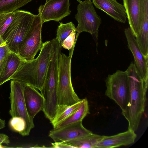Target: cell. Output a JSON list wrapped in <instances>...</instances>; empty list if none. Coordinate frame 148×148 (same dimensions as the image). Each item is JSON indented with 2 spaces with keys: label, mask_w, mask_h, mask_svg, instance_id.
<instances>
[{
  "label": "cell",
  "mask_w": 148,
  "mask_h": 148,
  "mask_svg": "<svg viewBox=\"0 0 148 148\" xmlns=\"http://www.w3.org/2000/svg\"><path fill=\"white\" fill-rule=\"evenodd\" d=\"M126 71L129 92L126 107L122 114L128 122V129L135 132L145 111L148 81L141 77L134 63L131 62Z\"/></svg>",
  "instance_id": "obj_1"
},
{
  "label": "cell",
  "mask_w": 148,
  "mask_h": 148,
  "mask_svg": "<svg viewBox=\"0 0 148 148\" xmlns=\"http://www.w3.org/2000/svg\"><path fill=\"white\" fill-rule=\"evenodd\" d=\"M52 54L51 40L43 43L38 56L30 61L23 60L10 80L29 85L40 91L45 81Z\"/></svg>",
  "instance_id": "obj_2"
},
{
  "label": "cell",
  "mask_w": 148,
  "mask_h": 148,
  "mask_svg": "<svg viewBox=\"0 0 148 148\" xmlns=\"http://www.w3.org/2000/svg\"><path fill=\"white\" fill-rule=\"evenodd\" d=\"M75 46L69 51V56L61 52L60 54L57 86L59 108L71 106L81 100L74 91L71 80V62Z\"/></svg>",
  "instance_id": "obj_3"
},
{
  "label": "cell",
  "mask_w": 148,
  "mask_h": 148,
  "mask_svg": "<svg viewBox=\"0 0 148 148\" xmlns=\"http://www.w3.org/2000/svg\"><path fill=\"white\" fill-rule=\"evenodd\" d=\"M14 13L2 37L10 51L18 55L20 45L31 28L35 15L24 10H16Z\"/></svg>",
  "instance_id": "obj_4"
},
{
  "label": "cell",
  "mask_w": 148,
  "mask_h": 148,
  "mask_svg": "<svg viewBox=\"0 0 148 148\" xmlns=\"http://www.w3.org/2000/svg\"><path fill=\"white\" fill-rule=\"evenodd\" d=\"M79 2L77 9V13L75 18L78 22L76 28L77 34L83 32L90 34L98 46L99 28L102 23L100 16L98 15L91 0H76Z\"/></svg>",
  "instance_id": "obj_5"
},
{
  "label": "cell",
  "mask_w": 148,
  "mask_h": 148,
  "mask_svg": "<svg viewBox=\"0 0 148 148\" xmlns=\"http://www.w3.org/2000/svg\"><path fill=\"white\" fill-rule=\"evenodd\" d=\"M105 82L106 87L105 95L119 105L122 112H124L127 103L129 92L127 71L117 70L114 73L109 75Z\"/></svg>",
  "instance_id": "obj_6"
},
{
  "label": "cell",
  "mask_w": 148,
  "mask_h": 148,
  "mask_svg": "<svg viewBox=\"0 0 148 148\" xmlns=\"http://www.w3.org/2000/svg\"><path fill=\"white\" fill-rule=\"evenodd\" d=\"M42 24L39 14L35 15L31 28L19 47L18 55L23 60L34 59L41 49L43 43L41 38Z\"/></svg>",
  "instance_id": "obj_7"
},
{
  "label": "cell",
  "mask_w": 148,
  "mask_h": 148,
  "mask_svg": "<svg viewBox=\"0 0 148 148\" xmlns=\"http://www.w3.org/2000/svg\"><path fill=\"white\" fill-rule=\"evenodd\" d=\"M24 86V84L14 80H11L9 97L11 107L9 113L12 117H19L24 120L26 123L25 135L26 136L29 134L34 125L27 110L23 95Z\"/></svg>",
  "instance_id": "obj_8"
},
{
  "label": "cell",
  "mask_w": 148,
  "mask_h": 148,
  "mask_svg": "<svg viewBox=\"0 0 148 148\" xmlns=\"http://www.w3.org/2000/svg\"><path fill=\"white\" fill-rule=\"evenodd\" d=\"M69 0H49L39 7L42 23L51 21H59L70 14Z\"/></svg>",
  "instance_id": "obj_9"
},
{
  "label": "cell",
  "mask_w": 148,
  "mask_h": 148,
  "mask_svg": "<svg viewBox=\"0 0 148 148\" xmlns=\"http://www.w3.org/2000/svg\"><path fill=\"white\" fill-rule=\"evenodd\" d=\"M92 133L83 125L82 121L71 124L50 131L49 136L55 142H64Z\"/></svg>",
  "instance_id": "obj_10"
},
{
  "label": "cell",
  "mask_w": 148,
  "mask_h": 148,
  "mask_svg": "<svg viewBox=\"0 0 148 148\" xmlns=\"http://www.w3.org/2000/svg\"><path fill=\"white\" fill-rule=\"evenodd\" d=\"M124 33L128 43V47L132 53L134 64L141 77L148 81V59L142 54L135 37L130 27L124 29Z\"/></svg>",
  "instance_id": "obj_11"
},
{
  "label": "cell",
  "mask_w": 148,
  "mask_h": 148,
  "mask_svg": "<svg viewBox=\"0 0 148 148\" xmlns=\"http://www.w3.org/2000/svg\"><path fill=\"white\" fill-rule=\"evenodd\" d=\"M130 28L135 38L141 26L143 17V0H123Z\"/></svg>",
  "instance_id": "obj_12"
},
{
  "label": "cell",
  "mask_w": 148,
  "mask_h": 148,
  "mask_svg": "<svg viewBox=\"0 0 148 148\" xmlns=\"http://www.w3.org/2000/svg\"><path fill=\"white\" fill-rule=\"evenodd\" d=\"M23 95L27 112L30 119L33 120L36 115L42 111L44 98L34 87L24 84Z\"/></svg>",
  "instance_id": "obj_13"
},
{
  "label": "cell",
  "mask_w": 148,
  "mask_h": 148,
  "mask_svg": "<svg viewBox=\"0 0 148 148\" xmlns=\"http://www.w3.org/2000/svg\"><path fill=\"white\" fill-rule=\"evenodd\" d=\"M96 8L104 12L115 20L125 23L127 16L123 5L116 0H92Z\"/></svg>",
  "instance_id": "obj_14"
},
{
  "label": "cell",
  "mask_w": 148,
  "mask_h": 148,
  "mask_svg": "<svg viewBox=\"0 0 148 148\" xmlns=\"http://www.w3.org/2000/svg\"><path fill=\"white\" fill-rule=\"evenodd\" d=\"M137 135L133 130H128L124 132L109 136H104L96 145L95 148H112L128 145L133 143Z\"/></svg>",
  "instance_id": "obj_15"
},
{
  "label": "cell",
  "mask_w": 148,
  "mask_h": 148,
  "mask_svg": "<svg viewBox=\"0 0 148 148\" xmlns=\"http://www.w3.org/2000/svg\"><path fill=\"white\" fill-rule=\"evenodd\" d=\"M22 61L18 55L12 52L8 53L0 71V86L10 80Z\"/></svg>",
  "instance_id": "obj_16"
},
{
  "label": "cell",
  "mask_w": 148,
  "mask_h": 148,
  "mask_svg": "<svg viewBox=\"0 0 148 148\" xmlns=\"http://www.w3.org/2000/svg\"><path fill=\"white\" fill-rule=\"evenodd\" d=\"M90 113L88 100L86 98L78 108L72 114L57 124L54 128H56L79 121H82L83 119Z\"/></svg>",
  "instance_id": "obj_17"
},
{
  "label": "cell",
  "mask_w": 148,
  "mask_h": 148,
  "mask_svg": "<svg viewBox=\"0 0 148 148\" xmlns=\"http://www.w3.org/2000/svg\"><path fill=\"white\" fill-rule=\"evenodd\" d=\"M104 136L92 133L77 139L64 142L75 148H95L96 145Z\"/></svg>",
  "instance_id": "obj_18"
},
{
  "label": "cell",
  "mask_w": 148,
  "mask_h": 148,
  "mask_svg": "<svg viewBox=\"0 0 148 148\" xmlns=\"http://www.w3.org/2000/svg\"><path fill=\"white\" fill-rule=\"evenodd\" d=\"M33 0H0V14L14 12Z\"/></svg>",
  "instance_id": "obj_19"
},
{
  "label": "cell",
  "mask_w": 148,
  "mask_h": 148,
  "mask_svg": "<svg viewBox=\"0 0 148 148\" xmlns=\"http://www.w3.org/2000/svg\"><path fill=\"white\" fill-rule=\"evenodd\" d=\"M83 101V99L73 105L59 108L55 118L51 123L53 128L58 123L74 112L79 107Z\"/></svg>",
  "instance_id": "obj_20"
},
{
  "label": "cell",
  "mask_w": 148,
  "mask_h": 148,
  "mask_svg": "<svg viewBox=\"0 0 148 148\" xmlns=\"http://www.w3.org/2000/svg\"><path fill=\"white\" fill-rule=\"evenodd\" d=\"M74 29H76V27L72 22L65 24L60 23L57 29L56 39L61 47L63 41Z\"/></svg>",
  "instance_id": "obj_21"
},
{
  "label": "cell",
  "mask_w": 148,
  "mask_h": 148,
  "mask_svg": "<svg viewBox=\"0 0 148 148\" xmlns=\"http://www.w3.org/2000/svg\"><path fill=\"white\" fill-rule=\"evenodd\" d=\"M9 124L13 130L18 132L23 136H25L26 123L23 119L17 116L12 117L10 120Z\"/></svg>",
  "instance_id": "obj_22"
},
{
  "label": "cell",
  "mask_w": 148,
  "mask_h": 148,
  "mask_svg": "<svg viewBox=\"0 0 148 148\" xmlns=\"http://www.w3.org/2000/svg\"><path fill=\"white\" fill-rule=\"evenodd\" d=\"M14 12L0 14V35L2 36L12 21Z\"/></svg>",
  "instance_id": "obj_23"
},
{
  "label": "cell",
  "mask_w": 148,
  "mask_h": 148,
  "mask_svg": "<svg viewBox=\"0 0 148 148\" xmlns=\"http://www.w3.org/2000/svg\"><path fill=\"white\" fill-rule=\"evenodd\" d=\"M76 29L73 30L71 34L63 41L61 47L69 51L75 46L79 35H76Z\"/></svg>",
  "instance_id": "obj_24"
},
{
  "label": "cell",
  "mask_w": 148,
  "mask_h": 148,
  "mask_svg": "<svg viewBox=\"0 0 148 148\" xmlns=\"http://www.w3.org/2000/svg\"><path fill=\"white\" fill-rule=\"evenodd\" d=\"M11 52L8 48L5 42L0 35V71L4 60L8 53Z\"/></svg>",
  "instance_id": "obj_25"
},
{
  "label": "cell",
  "mask_w": 148,
  "mask_h": 148,
  "mask_svg": "<svg viewBox=\"0 0 148 148\" xmlns=\"http://www.w3.org/2000/svg\"><path fill=\"white\" fill-rule=\"evenodd\" d=\"M52 147H51L55 148H69L73 147L66 143L65 142H55L51 143Z\"/></svg>",
  "instance_id": "obj_26"
},
{
  "label": "cell",
  "mask_w": 148,
  "mask_h": 148,
  "mask_svg": "<svg viewBox=\"0 0 148 148\" xmlns=\"http://www.w3.org/2000/svg\"><path fill=\"white\" fill-rule=\"evenodd\" d=\"M8 142V139L6 135L3 134H0V148L9 147L3 146L2 144H7Z\"/></svg>",
  "instance_id": "obj_27"
},
{
  "label": "cell",
  "mask_w": 148,
  "mask_h": 148,
  "mask_svg": "<svg viewBox=\"0 0 148 148\" xmlns=\"http://www.w3.org/2000/svg\"><path fill=\"white\" fill-rule=\"evenodd\" d=\"M5 127V121L4 120L1 119L0 117V130Z\"/></svg>",
  "instance_id": "obj_28"
}]
</instances>
